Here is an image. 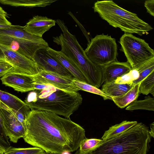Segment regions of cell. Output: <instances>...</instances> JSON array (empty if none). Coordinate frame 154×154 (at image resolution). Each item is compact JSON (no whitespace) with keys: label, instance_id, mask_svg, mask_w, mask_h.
<instances>
[{"label":"cell","instance_id":"cell-26","mask_svg":"<svg viewBox=\"0 0 154 154\" xmlns=\"http://www.w3.org/2000/svg\"><path fill=\"white\" fill-rule=\"evenodd\" d=\"M103 141L102 139L85 137L81 142L77 151L80 154H85L100 145Z\"/></svg>","mask_w":154,"mask_h":154},{"label":"cell","instance_id":"cell-25","mask_svg":"<svg viewBox=\"0 0 154 154\" xmlns=\"http://www.w3.org/2000/svg\"><path fill=\"white\" fill-rule=\"evenodd\" d=\"M136 69L138 71L139 76L138 78L133 82L134 85L140 83L147 76L154 72V57L142 64Z\"/></svg>","mask_w":154,"mask_h":154},{"label":"cell","instance_id":"cell-41","mask_svg":"<svg viewBox=\"0 0 154 154\" xmlns=\"http://www.w3.org/2000/svg\"><path fill=\"white\" fill-rule=\"evenodd\" d=\"M0 154H4L0 152Z\"/></svg>","mask_w":154,"mask_h":154},{"label":"cell","instance_id":"cell-24","mask_svg":"<svg viewBox=\"0 0 154 154\" xmlns=\"http://www.w3.org/2000/svg\"><path fill=\"white\" fill-rule=\"evenodd\" d=\"M72 80L79 91H83L100 95L102 97L104 100H112L111 97L107 95L99 88L87 83L78 80L75 78H73Z\"/></svg>","mask_w":154,"mask_h":154},{"label":"cell","instance_id":"cell-29","mask_svg":"<svg viewBox=\"0 0 154 154\" xmlns=\"http://www.w3.org/2000/svg\"><path fill=\"white\" fill-rule=\"evenodd\" d=\"M139 73L136 69H132L129 72L122 76L118 78L115 80L116 83L120 84L133 83L139 78Z\"/></svg>","mask_w":154,"mask_h":154},{"label":"cell","instance_id":"cell-36","mask_svg":"<svg viewBox=\"0 0 154 154\" xmlns=\"http://www.w3.org/2000/svg\"><path fill=\"white\" fill-rule=\"evenodd\" d=\"M0 59L5 60L3 53L0 48Z\"/></svg>","mask_w":154,"mask_h":154},{"label":"cell","instance_id":"cell-10","mask_svg":"<svg viewBox=\"0 0 154 154\" xmlns=\"http://www.w3.org/2000/svg\"><path fill=\"white\" fill-rule=\"evenodd\" d=\"M0 116L6 135L11 141L17 143L19 139L24 137L25 127L9 108L0 101Z\"/></svg>","mask_w":154,"mask_h":154},{"label":"cell","instance_id":"cell-31","mask_svg":"<svg viewBox=\"0 0 154 154\" xmlns=\"http://www.w3.org/2000/svg\"><path fill=\"white\" fill-rule=\"evenodd\" d=\"M13 69L12 66L5 60L0 59V77Z\"/></svg>","mask_w":154,"mask_h":154},{"label":"cell","instance_id":"cell-5","mask_svg":"<svg viewBox=\"0 0 154 154\" xmlns=\"http://www.w3.org/2000/svg\"><path fill=\"white\" fill-rule=\"evenodd\" d=\"M93 8L94 12L110 25L119 28L125 33L141 36L148 34L153 29L136 14L121 8L112 0L98 1L94 3Z\"/></svg>","mask_w":154,"mask_h":154},{"label":"cell","instance_id":"cell-22","mask_svg":"<svg viewBox=\"0 0 154 154\" xmlns=\"http://www.w3.org/2000/svg\"><path fill=\"white\" fill-rule=\"evenodd\" d=\"M137 123L136 121L125 120L119 124L112 126L109 128L108 130L105 131L101 139L105 140L116 137L127 131Z\"/></svg>","mask_w":154,"mask_h":154},{"label":"cell","instance_id":"cell-27","mask_svg":"<svg viewBox=\"0 0 154 154\" xmlns=\"http://www.w3.org/2000/svg\"><path fill=\"white\" fill-rule=\"evenodd\" d=\"M147 95L151 94L154 95V72L149 75L140 83L139 94Z\"/></svg>","mask_w":154,"mask_h":154},{"label":"cell","instance_id":"cell-37","mask_svg":"<svg viewBox=\"0 0 154 154\" xmlns=\"http://www.w3.org/2000/svg\"><path fill=\"white\" fill-rule=\"evenodd\" d=\"M5 150L3 148L0 147V152L4 154Z\"/></svg>","mask_w":154,"mask_h":154},{"label":"cell","instance_id":"cell-14","mask_svg":"<svg viewBox=\"0 0 154 154\" xmlns=\"http://www.w3.org/2000/svg\"><path fill=\"white\" fill-rule=\"evenodd\" d=\"M55 20L46 17L38 15L34 16L23 27L28 33L40 37L52 27L55 25Z\"/></svg>","mask_w":154,"mask_h":154},{"label":"cell","instance_id":"cell-38","mask_svg":"<svg viewBox=\"0 0 154 154\" xmlns=\"http://www.w3.org/2000/svg\"><path fill=\"white\" fill-rule=\"evenodd\" d=\"M61 154H71L70 152L68 151H65L63 152Z\"/></svg>","mask_w":154,"mask_h":154},{"label":"cell","instance_id":"cell-32","mask_svg":"<svg viewBox=\"0 0 154 154\" xmlns=\"http://www.w3.org/2000/svg\"><path fill=\"white\" fill-rule=\"evenodd\" d=\"M144 6L147 12L150 15L154 16V0H148L145 1Z\"/></svg>","mask_w":154,"mask_h":154},{"label":"cell","instance_id":"cell-20","mask_svg":"<svg viewBox=\"0 0 154 154\" xmlns=\"http://www.w3.org/2000/svg\"><path fill=\"white\" fill-rule=\"evenodd\" d=\"M114 81L104 82L101 89L104 93L112 98L124 94L134 85L133 83L118 84L115 83Z\"/></svg>","mask_w":154,"mask_h":154},{"label":"cell","instance_id":"cell-15","mask_svg":"<svg viewBox=\"0 0 154 154\" xmlns=\"http://www.w3.org/2000/svg\"><path fill=\"white\" fill-rule=\"evenodd\" d=\"M102 67L105 81L104 82L113 81L128 72L132 69L127 61L120 62L117 60Z\"/></svg>","mask_w":154,"mask_h":154},{"label":"cell","instance_id":"cell-17","mask_svg":"<svg viewBox=\"0 0 154 154\" xmlns=\"http://www.w3.org/2000/svg\"><path fill=\"white\" fill-rule=\"evenodd\" d=\"M0 101L9 108L27 117L31 111L25 102L11 94L0 90Z\"/></svg>","mask_w":154,"mask_h":154},{"label":"cell","instance_id":"cell-9","mask_svg":"<svg viewBox=\"0 0 154 154\" xmlns=\"http://www.w3.org/2000/svg\"><path fill=\"white\" fill-rule=\"evenodd\" d=\"M0 48L5 60L12 66L14 71L31 76L38 72L39 69L33 60L0 44Z\"/></svg>","mask_w":154,"mask_h":154},{"label":"cell","instance_id":"cell-12","mask_svg":"<svg viewBox=\"0 0 154 154\" xmlns=\"http://www.w3.org/2000/svg\"><path fill=\"white\" fill-rule=\"evenodd\" d=\"M34 61L39 69L65 76L74 77L57 60L48 53L47 49L38 50L35 54Z\"/></svg>","mask_w":154,"mask_h":154},{"label":"cell","instance_id":"cell-18","mask_svg":"<svg viewBox=\"0 0 154 154\" xmlns=\"http://www.w3.org/2000/svg\"><path fill=\"white\" fill-rule=\"evenodd\" d=\"M0 34L29 41L40 42L45 41L42 37L32 35L25 31L23 27L18 25H12L9 27L0 29Z\"/></svg>","mask_w":154,"mask_h":154},{"label":"cell","instance_id":"cell-28","mask_svg":"<svg viewBox=\"0 0 154 154\" xmlns=\"http://www.w3.org/2000/svg\"><path fill=\"white\" fill-rule=\"evenodd\" d=\"M45 151L36 147L28 148H15L11 146L4 154H44Z\"/></svg>","mask_w":154,"mask_h":154},{"label":"cell","instance_id":"cell-19","mask_svg":"<svg viewBox=\"0 0 154 154\" xmlns=\"http://www.w3.org/2000/svg\"><path fill=\"white\" fill-rule=\"evenodd\" d=\"M140 83L134 85L124 94L118 97H112V100L119 108H123L137 100L139 95Z\"/></svg>","mask_w":154,"mask_h":154},{"label":"cell","instance_id":"cell-13","mask_svg":"<svg viewBox=\"0 0 154 154\" xmlns=\"http://www.w3.org/2000/svg\"><path fill=\"white\" fill-rule=\"evenodd\" d=\"M2 83L15 91L26 92L35 90L32 76L16 72L13 69L1 79Z\"/></svg>","mask_w":154,"mask_h":154},{"label":"cell","instance_id":"cell-39","mask_svg":"<svg viewBox=\"0 0 154 154\" xmlns=\"http://www.w3.org/2000/svg\"><path fill=\"white\" fill-rule=\"evenodd\" d=\"M44 154H55L53 153H49V152H45V153H44Z\"/></svg>","mask_w":154,"mask_h":154},{"label":"cell","instance_id":"cell-21","mask_svg":"<svg viewBox=\"0 0 154 154\" xmlns=\"http://www.w3.org/2000/svg\"><path fill=\"white\" fill-rule=\"evenodd\" d=\"M57 0H0V3L13 6L45 7Z\"/></svg>","mask_w":154,"mask_h":154},{"label":"cell","instance_id":"cell-2","mask_svg":"<svg viewBox=\"0 0 154 154\" xmlns=\"http://www.w3.org/2000/svg\"><path fill=\"white\" fill-rule=\"evenodd\" d=\"M82 98L78 92H70L45 85L41 89L31 91L25 102L31 110L50 112L67 119L77 110Z\"/></svg>","mask_w":154,"mask_h":154},{"label":"cell","instance_id":"cell-34","mask_svg":"<svg viewBox=\"0 0 154 154\" xmlns=\"http://www.w3.org/2000/svg\"><path fill=\"white\" fill-rule=\"evenodd\" d=\"M150 130H149V133L152 137H154V123L153 122L150 125Z\"/></svg>","mask_w":154,"mask_h":154},{"label":"cell","instance_id":"cell-16","mask_svg":"<svg viewBox=\"0 0 154 154\" xmlns=\"http://www.w3.org/2000/svg\"><path fill=\"white\" fill-rule=\"evenodd\" d=\"M47 50L78 80L88 84L83 74L75 64L60 51L55 50L48 47Z\"/></svg>","mask_w":154,"mask_h":154},{"label":"cell","instance_id":"cell-11","mask_svg":"<svg viewBox=\"0 0 154 154\" xmlns=\"http://www.w3.org/2000/svg\"><path fill=\"white\" fill-rule=\"evenodd\" d=\"M32 77L34 84L49 85L70 92H77L79 91L73 82L74 77L65 76L40 69L38 73Z\"/></svg>","mask_w":154,"mask_h":154},{"label":"cell","instance_id":"cell-8","mask_svg":"<svg viewBox=\"0 0 154 154\" xmlns=\"http://www.w3.org/2000/svg\"><path fill=\"white\" fill-rule=\"evenodd\" d=\"M0 44L33 61L35 54L38 50L47 49L49 47L48 43L45 40L29 41L0 34Z\"/></svg>","mask_w":154,"mask_h":154},{"label":"cell","instance_id":"cell-33","mask_svg":"<svg viewBox=\"0 0 154 154\" xmlns=\"http://www.w3.org/2000/svg\"><path fill=\"white\" fill-rule=\"evenodd\" d=\"M6 12L0 6V24L11 25V23L6 18Z\"/></svg>","mask_w":154,"mask_h":154},{"label":"cell","instance_id":"cell-35","mask_svg":"<svg viewBox=\"0 0 154 154\" xmlns=\"http://www.w3.org/2000/svg\"><path fill=\"white\" fill-rule=\"evenodd\" d=\"M12 25H9L0 24V29L9 27L11 26Z\"/></svg>","mask_w":154,"mask_h":154},{"label":"cell","instance_id":"cell-40","mask_svg":"<svg viewBox=\"0 0 154 154\" xmlns=\"http://www.w3.org/2000/svg\"><path fill=\"white\" fill-rule=\"evenodd\" d=\"M0 147H2V146L0 144Z\"/></svg>","mask_w":154,"mask_h":154},{"label":"cell","instance_id":"cell-4","mask_svg":"<svg viewBox=\"0 0 154 154\" xmlns=\"http://www.w3.org/2000/svg\"><path fill=\"white\" fill-rule=\"evenodd\" d=\"M63 33L53 38L54 42L61 46L60 51L82 72L88 84L99 88L104 82L102 66L92 63L87 56L75 35L71 34L63 20L56 21Z\"/></svg>","mask_w":154,"mask_h":154},{"label":"cell","instance_id":"cell-23","mask_svg":"<svg viewBox=\"0 0 154 154\" xmlns=\"http://www.w3.org/2000/svg\"><path fill=\"white\" fill-rule=\"evenodd\" d=\"M138 109L154 111V98L150 96H146L143 100H137L133 101L125 108V110L130 111Z\"/></svg>","mask_w":154,"mask_h":154},{"label":"cell","instance_id":"cell-1","mask_svg":"<svg viewBox=\"0 0 154 154\" xmlns=\"http://www.w3.org/2000/svg\"><path fill=\"white\" fill-rule=\"evenodd\" d=\"M25 141L55 154L73 152L85 138V130L70 119L46 111L31 110L25 123Z\"/></svg>","mask_w":154,"mask_h":154},{"label":"cell","instance_id":"cell-7","mask_svg":"<svg viewBox=\"0 0 154 154\" xmlns=\"http://www.w3.org/2000/svg\"><path fill=\"white\" fill-rule=\"evenodd\" d=\"M121 51L126 56L132 69H136L154 57V51L149 44L132 34L125 33L121 37Z\"/></svg>","mask_w":154,"mask_h":154},{"label":"cell","instance_id":"cell-30","mask_svg":"<svg viewBox=\"0 0 154 154\" xmlns=\"http://www.w3.org/2000/svg\"><path fill=\"white\" fill-rule=\"evenodd\" d=\"M9 140L6 134L0 116V144L5 150L11 147Z\"/></svg>","mask_w":154,"mask_h":154},{"label":"cell","instance_id":"cell-6","mask_svg":"<svg viewBox=\"0 0 154 154\" xmlns=\"http://www.w3.org/2000/svg\"><path fill=\"white\" fill-rule=\"evenodd\" d=\"M84 51L92 63L100 66L116 60L118 55L115 39L103 34L97 35L88 42Z\"/></svg>","mask_w":154,"mask_h":154},{"label":"cell","instance_id":"cell-3","mask_svg":"<svg viewBox=\"0 0 154 154\" xmlns=\"http://www.w3.org/2000/svg\"><path fill=\"white\" fill-rule=\"evenodd\" d=\"M151 137L148 127L142 123L136 125L119 135L103 140L85 154H147ZM74 154H80L77 151Z\"/></svg>","mask_w":154,"mask_h":154}]
</instances>
